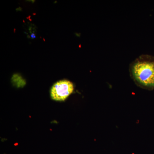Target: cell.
Segmentation results:
<instances>
[{"label":"cell","instance_id":"3957f363","mask_svg":"<svg viewBox=\"0 0 154 154\" xmlns=\"http://www.w3.org/2000/svg\"><path fill=\"white\" fill-rule=\"evenodd\" d=\"M12 79H13V82L16 83H17V85L18 87H23V86L25 85V81L23 80L22 77L20 76L19 75H14Z\"/></svg>","mask_w":154,"mask_h":154},{"label":"cell","instance_id":"7a4b0ae2","mask_svg":"<svg viewBox=\"0 0 154 154\" xmlns=\"http://www.w3.org/2000/svg\"><path fill=\"white\" fill-rule=\"evenodd\" d=\"M74 86L68 80H61L54 84L51 89V97L56 101H63L73 93Z\"/></svg>","mask_w":154,"mask_h":154},{"label":"cell","instance_id":"6da1fadb","mask_svg":"<svg viewBox=\"0 0 154 154\" xmlns=\"http://www.w3.org/2000/svg\"><path fill=\"white\" fill-rule=\"evenodd\" d=\"M135 79L141 85L154 87V61L139 62L133 67Z\"/></svg>","mask_w":154,"mask_h":154}]
</instances>
